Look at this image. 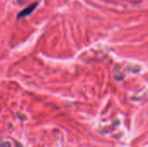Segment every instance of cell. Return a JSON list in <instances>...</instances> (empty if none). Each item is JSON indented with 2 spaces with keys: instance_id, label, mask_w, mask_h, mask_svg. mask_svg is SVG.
<instances>
[{
  "instance_id": "cell-1",
  "label": "cell",
  "mask_w": 148,
  "mask_h": 147,
  "mask_svg": "<svg viewBox=\"0 0 148 147\" xmlns=\"http://www.w3.org/2000/svg\"><path fill=\"white\" fill-rule=\"evenodd\" d=\"M36 6H37V3H35L29 5V7H27L25 10H22V11L18 14V17H23V16H27L30 15V14L34 11V10L36 9Z\"/></svg>"
}]
</instances>
